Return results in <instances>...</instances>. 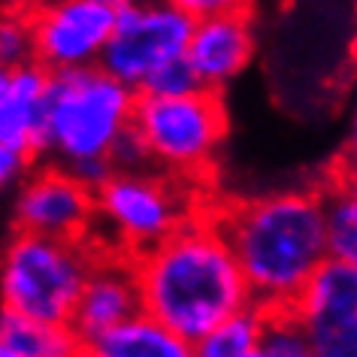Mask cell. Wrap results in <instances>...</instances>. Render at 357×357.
Returning <instances> with one entry per match:
<instances>
[{"label":"cell","mask_w":357,"mask_h":357,"mask_svg":"<svg viewBox=\"0 0 357 357\" xmlns=\"http://www.w3.org/2000/svg\"><path fill=\"white\" fill-rule=\"evenodd\" d=\"M142 312L194 345L225 318L252 306V288L218 215L197 212L167 239L133 255Z\"/></svg>","instance_id":"cell-1"},{"label":"cell","mask_w":357,"mask_h":357,"mask_svg":"<svg viewBox=\"0 0 357 357\" xmlns=\"http://www.w3.org/2000/svg\"><path fill=\"white\" fill-rule=\"evenodd\" d=\"M243 266L252 300L266 312H288L330 261L327 209L318 191H275L230 203L218 212Z\"/></svg>","instance_id":"cell-2"},{"label":"cell","mask_w":357,"mask_h":357,"mask_svg":"<svg viewBox=\"0 0 357 357\" xmlns=\"http://www.w3.org/2000/svg\"><path fill=\"white\" fill-rule=\"evenodd\" d=\"M137 100V88L100 64L52 73L40 164L73 167L88 158H109L112 146L133 128Z\"/></svg>","instance_id":"cell-3"},{"label":"cell","mask_w":357,"mask_h":357,"mask_svg":"<svg viewBox=\"0 0 357 357\" xmlns=\"http://www.w3.org/2000/svg\"><path fill=\"white\" fill-rule=\"evenodd\" d=\"M100 255L91 239H55L15 230L0 264L3 309L70 324Z\"/></svg>","instance_id":"cell-4"},{"label":"cell","mask_w":357,"mask_h":357,"mask_svg":"<svg viewBox=\"0 0 357 357\" xmlns=\"http://www.w3.org/2000/svg\"><path fill=\"white\" fill-rule=\"evenodd\" d=\"M133 128L149 146L155 169L197 178L212 167L227 137V109L221 91L212 88L173 97L139 91Z\"/></svg>","instance_id":"cell-5"},{"label":"cell","mask_w":357,"mask_h":357,"mask_svg":"<svg viewBox=\"0 0 357 357\" xmlns=\"http://www.w3.org/2000/svg\"><path fill=\"white\" fill-rule=\"evenodd\" d=\"M191 178H178L160 169L115 173L97 191V225L115 236V252L139 255L158 245L185 221L197 215Z\"/></svg>","instance_id":"cell-6"},{"label":"cell","mask_w":357,"mask_h":357,"mask_svg":"<svg viewBox=\"0 0 357 357\" xmlns=\"http://www.w3.org/2000/svg\"><path fill=\"white\" fill-rule=\"evenodd\" d=\"M194 19L167 0H133L119 6V22L100 67L124 85L139 88L146 79L176 58H185Z\"/></svg>","instance_id":"cell-7"},{"label":"cell","mask_w":357,"mask_h":357,"mask_svg":"<svg viewBox=\"0 0 357 357\" xmlns=\"http://www.w3.org/2000/svg\"><path fill=\"white\" fill-rule=\"evenodd\" d=\"M33 28V61L52 73L94 67L109 46L119 6L103 0H22Z\"/></svg>","instance_id":"cell-8"},{"label":"cell","mask_w":357,"mask_h":357,"mask_svg":"<svg viewBox=\"0 0 357 357\" xmlns=\"http://www.w3.org/2000/svg\"><path fill=\"white\" fill-rule=\"evenodd\" d=\"M97 225V191L70 169L40 164L15 188L13 227L55 239H91Z\"/></svg>","instance_id":"cell-9"},{"label":"cell","mask_w":357,"mask_h":357,"mask_svg":"<svg viewBox=\"0 0 357 357\" xmlns=\"http://www.w3.org/2000/svg\"><path fill=\"white\" fill-rule=\"evenodd\" d=\"M318 357H357V266L330 261L291 306Z\"/></svg>","instance_id":"cell-10"},{"label":"cell","mask_w":357,"mask_h":357,"mask_svg":"<svg viewBox=\"0 0 357 357\" xmlns=\"http://www.w3.org/2000/svg\"><path fill=\"white\" fill-rule=\"evenodd\" d=\"M255 15L252 6H245V10H227L194 19L185 58L191 61L203 88L225 91L234 79L245 73V67L255 58Z\"/></svg>","instance_id":"cell-11"},{"label":"cell","mask_w":357,"mask_h":357,"mask_svg":"<svg viewBox=\"0 0 357 357\" xmlns=\"http://www.w3.org/2000/svg\"><path fill=\"white\" fill-rule=\"evenodd\" d=\"M142 312V294L137 279V264L124 252H103L97 257L91 275L85 282V291L79 297L73 312V330L85 348L97 342L112 327L130 321Z\"/></svg>","instance_id":"cell-12"},{"label":"cell","mask_w":357,"mask_h":357,"mask_svg":"<svg viewBox=\"0 0 357 357\" xmlns=\"http://www.w3.org/2000/svg\"><path fill=\"white\" fill-rule=\"evenodd\" d=\"M52 70L37 61L0 70V151L43 160Z\"/></svg>","instance_id":"cell-13"},{"label":"cell","mask_w":357,"mask_h":357,"mask_svg":"<svg viewBox=\"0 0 357 357\" xmlns=\"http://www.w3.org/2000/svg\"><path fill=\"white\" fill-rule=\"evenodd\" d=\"M100 357H197V345L149 312L112 327L88 345Z\"/></svg>","instance_id":"cell-14"},{"label":"cell","mask_w":357,"mask_h":357,"mask_svg":"<svg viewBox=\"0 0 357 357\" xmlns=\"http://www.w3.org/2000/svg\"><path fill=\"white\" fill-rule=\"evenodd\" d=\"M0 348L19 357H76L85 348L73 324L40 321L3 309L0 315Z\"/></svg>","instance_id":"cell-15"},{"label":"cell","mask_w":357,"mask_h":357,"mask_svg":"<svg viewBox=\"0 0 357 357\" xmlns=\"http://www.w3.org/2000/svg\"><path fill=\"white\" fill-rule=\"evenodd\" d=\"M270 312L252 303L248 309L225 318L197 342V357H252L261 351Z\"/></svg>","instance_id":"cell-16"},{"label":"cell","mask_w":357,"mask_h":357,"mask_svg":"<svg viewBox=\"0 0 357 357\" xmlns=\"http://www.w3.org/2000/svg\"><path fill=\"white\" fill-rule=\"evenodd\" d=\"M327 209V245L330 257L357 266V188L348 178L336 176L321 194Z\"/></svg>","instance_id":"cell-17"},{"label":"cell","mask_w":357,"mask_h":357,"mask_svg":"<svg viewBox=\"0 0 357 357\" xmlns=\"http://www.w3.org/2000/svg\"><path fill=\"white\" fill-rule=\"evenodd\" d=\"M261 351L266 357H318L306 327L300 324L291 309L288 312H270Z\"/></svg>","instance_id":"cell-18"},{"label":"cell","mask_w":357,"mask_h":357,"mask_svg":"<svg viewBox=\"0 0 357 357\" xmlns=\"http://www.w3.org/2000/svg\"><path fill=\"white\" fill-rule=\"evenodd\" d=\"M33 61V28L31 15L22 0L6 10L3 24H0V64L3 67H22Z\"/></svg>","instance_id":"cell-19"},{"label":"cell","mask_w":357,"mask_h":357,"mask_svg":"<svg viewBox=\"0 0 357 357\" xmlns=\"http://www.w3.org/2000/svg\"><path fill=\"white\" fill-rule=\"evenodd\" d=\"M197 88H203V85H200L197 73H194L191 61H188V58H176V61H169V64H164L160 70H155V73L146 79V85H142L139 91L173 97V94L197 91Z\"/></svg>","instance_id":"cell-20"},{"label":"cell","mask_w":357,"mask_h":357,"mask_svg":"<svg viewBox=\"0 0 357 357\" xmlns=\"http://www.w3.org/2000/svg\"><path fill=\"white\" fill-rule=\"evenodd\" d=\"M112 164L119 173H137V169H155V164H151V151L149 146L142 142V137L137 133V128H130L124 137L115 142L112 151H109Z\"/></svg>","instance_id":"cell-21"},{"label":"cell","mask_w":357,"mask_h":357,"mask_svg":"<svg viewBox=\"0 0 357 357\" xmlns=\"http://www.w3.org/2000/svg\"><path fill=\"white\" fill-rule=\"evenodd\" d=\"M64 169H70V173H73L82 185H88L91 191H100L103 185L119 173L115 164H112V158H88V160H79V164L64 167Z\"/></svg>","instance_id":"cell-22"},{"label":"cell","mask_w":357,"mask_h":357,"mask_svg":"<svg viewBox=\"0 0 357 357\" xmlns=\"http://www.w3.org/2000/svg\"><path fill=\"white\" fill-rule=\"evenodd\" d=\"M167 3L178 6L191 19H203V15H215L227 10H245V6H252V0H167Z\"/></svg>","instance_id":"cell-23"},{"label":"cell","mask_w":357,"mask_h":357,"mask_svg":"<svg viewBox=\"0 0 357 357\" xmlns=\"http://www.w3.org/2000/svg\"><path fill=\"white\" fill-rule=\"evenodd\" d=\"M336 173L345 176V178H357V149H348L345 151V158H342V164H339Z\"/></svg>","instance_id":"cell-24"},{"label":"cell","mask_w":357,"mask_h":357,"mask_svg":"<svg viewBox=\"0 0 357 357\" xmlns=\"http://www.w3.org/2000/svg\"><path fill=\"white\" fill-rule=\"evenodd\" d=\"M348 149H357V106L351 112V124H348Z\"/></svg>","instance_id":"cell-25"},{"label":"cell","mask_w":357,"mask_h":357,"mask_svg":"<svg viewBox=\"0 0 357 357\" xmlns=\"http://www.w3.org/2000/svg\"><path fill=\"white\" fill-rule=\"evenodd\" d=\"M76 357H100V354H97V351H91V348H82V351H79Z\"/></svg>","instance_id":"cell-26"},{"label":"cell","mask_w":357,"mask_h":357,"mask_svg":"<svg viewBox=\"0 0 357 357\" xmlns=\"http://www.w3.org/2000/svg\"><path fill=\"white\" fill-rule=\"evenodd\" d=\"M103 3H112V6H124V3H133V0H103Z\"/></svg>","instance_id":"cell-27"},{"label":"cell","mask_w":357,"mask_h":357,"mask_svg":"<svg viewBox=\"0 0 357 357\" xmlns=\"http://www.w3.org/2000/svg\"><path fill=\"white\" fill-rule=\"evenodd\" d=\"M351 52H354V58H357V24H354V40H351Z\"/></svg>","instance_id":"cell-28"},{"label":"cell","mask_w":357,"mask_h":357,"mask_svg":"<svg viewBox=\"0 0 357 357\" xmlns=\"http://www.w3.org/2000/svg\"><path fill=\"white\" fill-rule=\"evenodd\" d=\"M0 357H19V354H13V351H6V348H0Z\"/></svg>","instance_id":"cell-29"},{"label":"cell","mask_w":357,"mask_h":357,"mask_svg":"<svg viewBox=\"0 0 357 357\" xmlns=\"http://www.w3.org/2000/svg\"><path fill=\"white\" fill-rule=\"evenodd\" d=\"M336 176H339V173H336ZM342 178H345V176H342ZM348 182H351V185H354V188H357V178H348Z\"/></svg>","instance_id":"cell-30"},{"label":"cell","mask_w":357,"mask_h":357,"mask_svg":"<svg viewBox=\"0 0 357 357\" xmlns=\"http://www.w3.org/2000/svg\"><path fill=\"white\" fill-rule=\"evenodd\" d=\"M252 357H266V354H264V351H255V354H252Z\"/></svg>","instance_id":"cell-31"},{"label":"cell","mask_w":357,"mask_h":357,"mask_svg":"<svg viewBox=\"0 0 357 357\" xmlns=\"http://www.w3.org/2000/svg\"><path fill=\"white\" fill-rule=\"evenodd\" d=\"M354 91H357V70H354Z\"/></svg>","instance_id":"cell-32"}]
</instances>
